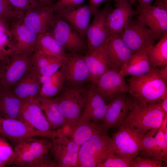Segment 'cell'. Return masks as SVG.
<instances>
[{
    "mask_svg": "<svg viewBox=\"0 0 167 167\" xmlns=\"http://www.w3.org/2000/svg\"><path fill=\"white\" fill-rule=\"evenodd\" d=\"M159 69L160 73L163 78L167 82V65L161 67Z\"/></svg>",
    "mask_w": 167,
    "mask_h": 167,
    "instance_id": "bcb514c9",
    "label": "cell"
},
{
    "mask_svg": "<svg viewBox=\"0 0 167 167\" xmlns=\"http://www.w3.org/2000/svg\"><path fill=\"white\" fill-rule=\"evenodd\" d=\"M132 97L128 93H122L115 96L108 104L105 116L101 125L107 132L110 128H118L126 118L132 105Z\"/></svg>",
    "mask_w": 167,
    "mask_h": 167,
    "instance_id": "7c38bea8",
    "label": "cell"
},
{
    "mask_svg": "<svg viewBox=\"0 0 167 167\" xmlns=\"http://www.w3.org/2000/svg\"><path fill=\"white\" fill-rule=\"evenodd\" d=\"M164 161L155 158H146L137 156L132 161L131 167H161Z\"/></svg>",
    "mask_w": 167,
    "mask_h": 167,
    "instance_id": "ab89813d",
    "label": "cell"
},
{
    "mask_svg": "<svg viewBox=\"0 0 167 167\" xmlns=\"http://www.w3.org/2000/svg\"><path fill=\"white\" fill-rule=\"evenodd\" d=\"M36 136L48 138L46 134L23 121L0 116V136L10 141L14 147L26 138Z\"/></svg>",
    "mask_w": 167,
    "mask_h": 167,
    "instance_id": "5bb4252c",
    "label": "cell"
},
{
    "mask_svg": "<svg viewBox=\"0 0 167 167\" xmlns=\"http://www.w3.org/2000/svg\"><path fill=\"white\" fill-rule=\"evenodd\" d=\"M14 156V149L8 140L0 136V167L11 165Z\"/></svg>",
    "mask_w": 167,
    "mask_h": 167,
    "instance_id": "8d00e7d4",
    "label": "cell"
},
{
    "mask_svg": "<svg viewBox=\"0 0 167 167\" xmlns=\"http://www.w3.org/2000/svg\"><path fill=\"white\" fill-rule=\"evenodd\" d=\"M58 130L80 146L89 140L95 134L102 129L101 125L88 120L79 118L75 123L65 125Z\"/></svg>",
    "mask_w": 167,
    "mask_h": 167,
    "instance_id": "603a6c76",
    "label": "cell"
},
{
    "mask_svg": "<svg viewBox=\"0 0 167 167\" xmlns=\"http://www.w3.org/2000/svg\"><path fill=\"white\" fill-rule=\"evenodd\" d=\"M43 6L52 5L56 0H37Z\"/></svg>",
    "mask_w": 167,
    "mask_h": 167,
    "instance_id": "7dc6e473",
    "label": "cell"
},
{
    "mask_svg": "<svg viewBox=\"0 0 167 167\" xmlns=\"http://www.w3.org/2000/svg\"><path fill=\"white\" fill-rule=\"evenodd\" d=\"M104 49L109 68L119 72L133 54L117 34H110L104 42Z\"/></svg>",
    "mask_w": 167,
    "mask_h": 167,
    "instance_id": "d6986e66",
    "label": "cell"
},
{
    "mask_svg": "<svg viewBox=\"0 0 167 167\" xmlns=\"http://www.w3.org/2000/svg\"><path fill=\"white\" fill-rule=\"evenodd\" d=\"M47 31L52 35L67 54L82 55L86 53L88 47L85 37L55 15Z\"/></svg>",
    "mask_w": 167,
    "mask_h": 167,
    "instance_id": "5b68a950",
    "label": "cell"
},
{
    "mask_svg": "<svg viewBox=\"0 0 167 167\" xmlns=\"http://www.w3.org/2000/svg\"><path fill=\"white\" fill-rule=\"evenodd\" d=\"M147 55L151 67L167 65V34L164 35L156 44L147 49Z\"/></svg>",
    "mask_w": 167,
    "mask_h": 167,
    "instance_id": "d6a6232c",
    "label": "cell"
},
{
    "mask_svg": "<svg viewBox=\"0 0 167 167\" xmlns=\"http://www.w3.org/2000/svg\"><path fill=\"white\" fill-rule=\"evenodd\" d=\"M34 53L51 55L66 60L70 55L67 54L52 35L46 31L38 35Z\"/></svg>",
    "mask_w": 167,
    "mask_h": 167,
    "instance_id": "83f0119b",
    "label": "cell"
},
{
    "mask_svg": "<svg viewBox=\"0 0 167 167\" xmlns=\"http://www.w3.org/2000/svg\"><path fill=\"white\" fill-rule=\"evenodd\" d=\"M158 129H152L144 135L140 142V151L138 156L146 158L158 159L157 149L155 138Z\"/></svg>",
    "mask_w": 167,
    "mask_h": 167,
    "instance_id": "e575fe53",
    "label": "cell"
},
{
    "mask_svg": "<svg viewBox=\"0 0 167 167\" xmlns=\"http://www.w3.org/2000/svg\"><path fill=\"white\" fill-rule=\"evenodd\" d=\"M16 10L23 12L42 6L37 0H8Z\"/></svg>",
    "mask_w": 167,
    "mask_h": 167,
    "instance_id": "60d3db41",
    "label": "cell"
},
{
    "mask_svg": "<svg viewBox=\"0 0 167 167\" xmlns=\"http://www.w3.org/2000/svg\"><path fill=\"white\" fill-rule=\"evenodd\" d=\"M22 100L11 90L2 88L0 92V116L21 120Z\"/></svg>",
    "mask_w": 167,
    "mask_h": 167,
    "instance_id": "4316f807",
    "label": "cell"
},
{
    "mask_svg": "<svg viewBox=\"0 0 167 167\" xmlns=\"http://www.w3.org/2000/svg\"><path fill=\"white\" fill-rule=\"evenodd\" d=\"M132 5L128 2H119L115 4V8L108 13L105 27L109 35L122 32L133 16L137 15L136 10L133 9Z\"/></svg>",
    "mask_w": 167,
    "mask_h": 167,
    "instance_id": "44dd1931",
    "label": "cell"
},
{
    "mask_svg": "<svg viewBox=\"0 0 167 167\" xmlns=\"http://www.w3.org/2000/svg\"><path fill=\"white\" fill-rule=\"evenodd\" d=\"M55 15L51 5L24 12L22 22L38 35L46 31Z\"/></svg>",
    "mask_w": 167,
    "mask_h": 167,
    "instance_id": "7402d4cb",
    "label": "cell"
},
{
    "mask_svg": "<svg viewBox=\"0 0 167 167\" xmlns=\"http://www.w3.org/2000/svg\"><path fill=\"white\" fill-rule=\"evenodd\" d=\"M119 130L113 134L115 153L130 159L138 156L141 140L145 134L124 121Z\"/></svg>",
    "mask_w": 167,
    "mask_h": 167,
    "instance_id": "9c48e42d",
    "label": "cell"
},
{
    "mask_svg": "<svg viewBox=\"0 0 167 167\" xmlns=\"http://www.w3.org/2000/svg\"><path fill=\"white\" fill-rule=\"evenodd\" d=\"M26 138L14 147L15 156L11 165L20 167H59L54 161L48 157L52 148V139Z\"/></svg>",
    "mask_w": 167,
    "mask_h": 167,
    "instance_id": "6da1fadb",
    "label": "cell"
},
{
    "mask_svg": "<svg viewBox=\"0 0 167 167\" xmlns=\"http://www.w3.org/2000/svg\"><path fill=\"white\" fill-rule=\"evenodd\" d=\"M92 84L96 92L108 104L119 94L129 93V87L124 77L111 68Z\"/></svg>",
    "mask_w": 167,
    "mask_h": 167,
    "instance_id": "8fae6325",
    "label": "cell"
},
{
    "mask_svg": "<svg viewBox=\"0 0 167 167\" xmlns=\"http://www.w3.org/2000/svg\"><path fill=\"white\" fill-rule=\"evenodd\" d=\"M64 61L54 56L34 53L32 66L39 76H49L58 71Z\"/></svg>",
    "mask_w": 167,
    "mask_h": 167,
    "instance_id": "4dcf8cb0",
    "label": "cell"
},
{
    "mask_svg": "<svg viewBox=\"0 0 167 167\" xmlns=\"http://www.w3.org/2000/svg\"><path fill=\"white\" fill-rule=\"evenodd\" d=\"M115 4L121 2H128L131 4L132 5H134L135 4V0H114Z\"/></svg>",
    "mask_w": 167,
    "mask_h": 167,
    "instance_id": "681fc988",
    "label": "cell"
},
{
    "mask_svg": "<svg viewBox=\"0 0 167 167\" xmlns=\"http://www.w3.org/2000/svg\"><path fill=\"white\" fill-rule=\"evenodd\" d=\"M39 98L22 100L21 120L46 134L49 138L53 139L56 136V131L52 129L40 106Z\"/></svg>",
    "mask_w": 167,
    "mask_h": 167,
    "instance_id": "4fadbf2b",
    "label": "cell"
},
{
    "mask_svg": "<svg viewBox=\"0 0 167 167\" xmlns=\"http://www.w3.org/2000/svg\"><path fill=\"white\" fill-rule=\"evenodd\" d=\"M39 101L53 131H56L62 128L66 125V120L55 98L40 96Z\"/></svg>",
    "mask_w": 167,
    "mask_h": 167,
    "instance_id": "f546056e",
    "label": "cell"
},
{
    "mask_svg": "<svg viewBox=\"0 0 167 167\" xmlns=\"http://www.w3.org/2000/svg\"><path fill=\"white\" fill-rule=\"evenodd\" d=\"M167 120L164 119L160 127L156 132L155 138L157 148L158 159L166 161L167 154V138L164 135L163 128L167 126Z\"/></svg>",
    "mask_w": 167,
    "mask_h": 167,
    "instance_id": "74e56055",
    "label": "cell"
},
{
    "mask_svg": "<svg viewBox=\"0 0 167 167\" xmlns=\"http://www.w3.org/2000/svg\"><path fill=\"white\" fill-rule=\"evenodd\" d=\"M24 13L15 9L8 0H0V19L10 21L21 19Z\"/></svg>",
    "mask_w": 167,
    "mask_h": 167,
    "instance_id": "f35d334b",
    "label": "cell"
},
{
    "mask_svg": "<svg viewBox=\"0 0 167 167\" xmlns=\"http://www.w3.org/2000/svg\"><path fill=\"white\" fill-rule=\"evenodd\" d=\"M132 160L113 152H110L97 167H131Z\"/></svg>",
    "mask_w": 167,
    "mask_h": 167,
    "instance_id": "d590c367",
    "label": "cell"
},
{
    "mask_svg": "<svg viewBox=\"0 0 167 167\" xmlns=\"http://www.w3.org/2000/svg\"><path fill=\"white\" fill-rule=\"evenodd\" d=\"M39 79L41 97H53L58 95L63 88L64 79L60 71L50 76H40Z\"/></svg>",
    "mask_w": 167,
    "mask_h": 167,
    "instance_id": "1f68e13d",
    "label": "cell"
},
{
    "mask_svg": "<svg viewBox=\"0 0 167 167\" xmlns=\"http://www.w3.org/2000/svg\"><path fill=\"white\" fill-rule=\"evenodd\" d=\"M1 68H0V78H1Z\"/></svg>",
    "mask_w": 167,
    "mask_h": 167,
    "instance_id": "816d5d0a",
    "label": "cell"
},
{
    "mask_svg": "<svg viewBox=\"0 0 167 167\" xmlns=\"http://www.w3.org/2000/svg\"><path fill=\"white\" fill-rule=\"evenodd\" d=\"M85 0H57L51 5L53 10H55L63 8L82 5Z\"/></svg>",
    "mask_w": 167,
    "mask_h": 167,
    "instance_id": "b9f144b4",
    "label": "cell"
},
{
    "mask_svg": "<svg viewBox=\"0 0 167 167\" xmlns=\"http://www.w3.org/2000/svg\"><path fill=\"white\" fill-rule=\"evenodd\" d=\"M84 58L89 71L90 81L92 84L109 69L105 53L104 42L100 46L87 51Z\"/></svg>",
    "mask_w": 167,
    "mask_h": 167,
    "instance_id": "484cf974",
    "label": "cell"
},
{
    "mask_svg": "<svg viewBox=\"0 0 167 167\" xmlns=\"http://www.w3.org/2000/svg\"><path fill=\"white\" fill-rule=\"evenodd\" d=\"M88 89L83 85L69 86L55 97L65 118L66 125L77 121L82 115L87 100Z\"/></svg>",
    "mask_w": 167,
    "mask_h": 167,
    "instance_id": "8992f818",
    "label": "cell"
},
{
    "mask_svg": "<svg viewBox=\"0 0 167 167\" xmlns=\"http://www.w3.org/2000/svg\"><path fill=\"white\" fill-rule=\"evenodd\" d=\"M51 153L59 167H78V154L80 146L60 130L56 131L52 139Z\"/></svg>",
    "mask_w": 167,
    "mask_h": 167,
    "instance_id": "30bf717a",
    "label": "cell"
},
{
    "mask_svg": "<svg viewBox=\"0 0 167 167\" xmlns=\"http://www.w3.org/2000/svg\"><path fill=\"white\" fill-rule=\"evenodd\" d=\"M57 17L66 21L83 36L93 14L88 4L58 9L54 11Z\"/></svg>",
    "mask_w": 167,
    "mask_h": 167,
    "instance_id": "ffe728a7",
    "label": "cell"
},
{
    "mask_svg": "<svg viewBox=\"0 0 167 167\" xmlns=\"http://www.w3.org/2000/svg\"><path fill=\"white\" fill-rule=\"evenodd\" d=\"M10 28L14 44L11 55L34 53L38 35L24 24L21 19L11 21Z\"/></svg>",
    "mask_w": 167,
    "mask_h": 167,
    "instance_id": "2e32d148",
    "label": "cell"
},
{
    "mask_svg": "<svg viewBox=\"0 0 167 167\" xmlns=\"http://www.w3.org/2000/svg\"><path fill=\"white\" fill-rule=\"evenodd\" d=\"M154 0H135L138 2L139 5L145 6L151 4V2Z\"/></svg>",
    "mask_w": 167,
    "mask_h": 167,
    "instance_id": "c3c4849f",
    "label": "cell"
},
{
    "mask_svg": "<svg viewBox=\"0 0 167 167\" xmlns=\"http://www.w3.org/2000/svg\"><path fill=\"white\" fill-rule=\"evenodd\" d=\"M118 34L133 54L147 50L159 39L151 29L140 24L137 20H131Z\"/></svg>",
    "mask_w": 167,
    "mask_h": 167,
    "instance_id": "ba28073f",
    "label": "cell"
},
{
    "mask_svg": "<svg viewBox=\"0 0 167 167\" xmlns=\"http://www.w3.org/2000/svg\"><path fill=\"white\" fill-rule=\"evenodd\" d=\"M1 89H2V88L1 87V86H0V92L1 91Z\"/></svg>",
    "mask_w": 167,
    "mask_h": 167,
    "instance_id": "f5cc1de1",
    "label": "cell"
},
{
    "mask_svg": "<svg viewBox=\"0 0 167 167\" xmlns=\"http://www.w3.org/2000/svg\"><path fill=\"white\" fill-rule=\"evenodd\" d=\"M158 103L161 106L165 117L167 118V96L160 101Z\"/></svg>",
    "mask_w": 167,
    "mask_h": 167,
    "instance_id": "f6af8a7d",
    "label": "cell"
},
{
    "mask_svg": "<svg viewBox=\"0 0 167 167\" xmlns=\"http://www.w3.org/2000/svg\"><path fill=\"white\" fill-rule=\"evenodd\" d=\"M10 21L0 19V54L12 55L14 44L10 28Z\"/></svg>",
    "mask_w": 167,
    "mask_h": 167,
    "instance_id": "836d02e7",
    "label": "cell"
},
{
    "mask_svg": "<svg viewBox=\"0 0 167 167\" xmlns=\"http://www.w3.org/2000/svg\"><path fill=\"white\" fill-rule=\"evenodd\" d=\"M112 9L110 4L108 3L102 8L97 9L93 13V20L85 34L87 51L100 46L109 36L105 27V22L108 13Z\"/></svg>",
    "mask_w": 167,
    "mask_h": 167,
    "instance_id": "e0dca14e",
    "label": "cell"
},
{
    "mask_svg": "<svg viewBox=\"0 0 167 167\" xmlns=\"http://www.w3.org/2000/svg\"><path fill=\"white\" fill-rule=\"evenodd\" d=\"M112 0H89L88 4L91 7L93 14L103 3Z\"/></svg>",
    "mask_w": 167,
    "mask_h": 167,
    "instance_id": "7bdbcfd3",
    "label": "cell"
},
{
    "mask_svg": "<svg viewBox=\"0 0 167 167\" xmlns=\"http://www.w3.org/2000/svg\"><path fill=\"white\" fill-rule=\"evenodd\" d=\"M147 51L132 54L118 73L125 77L128 75L141 76L148 72L151 67L148 60Z\"/></svg>",
    "mask_w": 167,
    "mask_h": 167,
    "instance_id": "f1b7e54d",
    "label": "cell"
},
{
    "mask_svg": "<svg viewBox=\"0 0 167 167\" xmlns=\"http://www.w3.org/2000/svg\"><path fill=\"white\" fill-rule=\"evenodd\" d=\"M154 5L167 11V0H155Z\"/></svg>",
    "mask_w": 167,
    "mask_h": 167,
    "instance_id": "ee69618b",
    "label": "cell"
},
{
    "mask_svg": "<svg viewBox=\"0 0 167 167\" xmlns=\"http://www.w3.org/2000/svg\"><path fill=\"white\" fill-rule=\"evenodd\" d=\"M132 100L131 108L124 121L144 134L152 129H159L164 118H167L158 103L148 104L133 97Z\"/></svg>",
    "mask_w": 167,
    "mask_h": 167,
    "instance_id": "3957f363",
    "label": "cell"
},
{
    "mask_svg": "<svg viewBox=\"0 0 167 167\" xmlns=\"http://www.w3.org/2000/svg\"><path fill=\"white\" fill-rule=\"evenodd\" d=\"M33 54L6 55L0 62V86L11 90L32 67Z\"/></svg>",
    "mask_w": 167,
    "mask_h": 167,
    "instance_id": "52a82bcc",
    "label": "cell"
},
{
    "mask_svg": "<svg viewBox=\"0 0 167 167\" xmlns=\"http://www.w3.org/2000/svg\"><path fill=\"white\" fill-rule=\"evenodd\" d=\"M60 70L64 83L69 86L83 84L90 81V76L84 56L70 55L64 61Z\"/></svg>",
    "mask_w": 167,
    "mask_h": 167,
    "instance_id": "ac0fdd59",
    "label": "cell"
},
{
    "mask_svg": "<svg viewBox=\"0 0 167 167\" xmlns=\"http://www.w3.org/2000/svg\"><path fill=\"white\" fill-rule=\"evenodd\" d=\"M108 107L104 99L96 92L93 85L88 89L86 105L80 118L98 123L102 122Z\"/></svg>",
    "mask_w": 167,
    "mask_h": 167,
    "instance_id": "d4e9b609",
    "label": "cell"
},
{
    "mask_svg": "<svg viewBox=\"0 0 167 167\" xmlns=\"http://www.w3.org/2000/svg\"><path fill=\"white\" fill-rule=\"evenodd\" d=\"M136 7L137 20L140 24L151 29L159 39L167 34V11L151 4Z\"/></svg>",
    "mask_w": 167,
    "mask_h": 167,
    "instance_id": "9a60e30c",
    "label": "cell"
},
{
    "mask_svg": "<svg viewBox=\"0 0 167 167\" xmlns=\"http://www.w3.org/2000/svg\"><path fill=\"white\" fill-rule=\"evenodd\" d=\"M40 90L39 76L33 66L11 90L22 100L38 99Z\"/></svg>",
    "mask_w": 167,
    "mask_h": 167,
    "instance_id": "cb8c5ba5",
    "label": "cell"
},
{
    "mask_svg": "<svg viewBox=\"0 0 167 167\" xmlns=\"http://www.w3.org/2000/svg\"><path fill=\"white\" fill-rule=\"evenodd\" d=\"M115 151L112 137L102 130L80 146L78 154V167H97L109 153H115Z\"/></svg>",
    "mask_w": 167,
    "mask_h": 167,
    "instance_id": "277c9868",
    "label": "cell"
},
{
    "mask_svg": "<svg viewBox=\"0 0 167 167\" xmlns=\"http://www.w3.org/2000/svg\"><path fill=\"white\" fill-rule=\"evenodd\" d=\"M133 97L148 104L158 103L167 96V82L157 67H151L145 74L126 80Z\"/></svg>",
    "mask_w": 167,
    "mask_h": 167,
    "instance_id": "7a4b0ae2",
    "label": "cell"
},
{
    "mask_svg": "<svg viewBox=\"0 0 167 167\" xmlns=\"http://www.w3.org/2000/svg\"><path fill=\"white\" fill-rule=\"evenodd\" d=\"M5 56H6L0 54V62L3 59Z\"/></svg>",
    "mask_w": 167,
    "mask_h": 167,
    "instance_id": "f907efd6",
    "label": "cell"
}]
</instances>
